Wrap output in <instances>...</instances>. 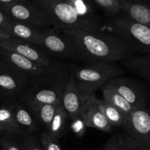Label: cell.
<instances>
[{"label": "cell", "mask_w": 150, "mask_h": 150, "mask_svg": "<svg viewBox=\"0 0 150 150\" xmlns=\"http://www.w3.org/2000/svg\"><path fill=\"white\" fill-rule=\"evenodd\" d=\"M71 40L86 62H122L134 54L125 42L114 33L102 30H61Z\"/></svg>", "instance_id": "cell-1"}, {"label": "cell", "mask_w": 150, "mask_h": 150, "mask_svg": "<svg viewBox=\"0 0 150 150\" xmlns=\"http://www.w3.org/2000/svg\"><path fill=\"white\" fill-rule=\"evenodd\" d=\"M40 7L51 19L53 27L59 30L87 29L102 30L100 19L81 16L76 8L64 0H30Z\"/></svg>", "instance_id": "cell-2"}, {"label": "cell", "mask_w": 150, "mask_h": 150, "mask_svg": "<svg viewBox=\"0 0 150 150\" xmlns=\"http://www.w3.org/2000/svg\"><path fill=\"white\" fill-rule=\"evenodd\" d=\"M70 69L76 86L85 100L111 79L124 73L120 65L105 62H86L81 67Z\"/></svg>", "instance_id": "cell-3"}, {"label": "cell", "mask_w": 150, "mask_h": 150, "mask_svg": "<svg viewBox=\"0 0 150 150\" xmlns=\"http://www.w3.org/2000/svg\"><path fill=\"white\" fill-rule=\"evenodd\" d=\"M70 67L51 76L29 81L24 96L20 100L24 104H54L62 102L70 79Z\"/></svg>", "instance_id": "cell-4"}, {"label": "cell", "mask_w": 150, "mask_h": 150, "mask_svg": "<svg viewBox=\"0 0 150 150\" xmlns=\"http://www.w3.org/2000/svg\"><path fill=\"white\" fill-rule=\"evenodd\" d=\"M108 27L136 54L150 55V26L120 16L108 18Z\"/></svg>", "instance_id": "cell-5"}, {"label": "cell", "mask_w": 150, "mask_h": 150, "mask_svg": "<svg viewBox=\"0 0 150 150\" xmlns=\"http://www.w3.org/2000/svg\"><path fill=\"white\" fill-rule=\"evenodd\" d=\"M0 59L5 64L21 72L29 81L51 76L67 68L64 63L54 66H46L26 58L14 51L0 47Z\"/></svg>", "instance_id": "cell-6"}, {"label": "cell", "mask_w": 150, "mask_h": 150, "mask_svg": "<svg viewBox=\"0 0 150 150\" xmlns=\"http://www.w3.org/2000/svg\"><path fill=\"white\" fill-rule=\"evenodd\" d=\"M40 47L52 58L83 60L73 41L62 31L54 27L42 29Z\"/></svg>", "instance_id": "cell-7"}, {"label": "cell", "mask_w": 150, "mask_h": 150, "mask_svg": "<svg viewBox=\"0 0 150 150\" xmlns=\"http://www.w3.org/2000/svg\"><path fill=\"white\" fill-rule=\"evenodd\" d=\"M0 10L16 21L40 29L53 27L52 22L48 15L30 0L0 6Z\"/></svg>", "instance_id": "cell-8"}, {"label": "cell", "mask_w": 150, "mask_h": 150, "mask_svg": "<svg viewBox=\"0 0 150 150\" xmlns=\"http://www.w3.org/2000/svg\"><path fill=\"white\" fill-rule=\"evenodd\" d=\"M29 85V79L24 74L4 64L0 67V98L20 100Z\"/></svg>", "instance_id": "cell-9"}, {"label": "cell", "mask_w": 150, "mask_h": 150, "mask_svg": "<svg viewBox=\"0 0 150 150\" xmlns=\"http://www.w3.org/2000/svg\"><path fill=\"white\" fill-rule=\"evenodd\" d=\"M105 86L118 92L135 109L146 108V89L136 81L120 76L111 79Z\"/></svg>", "instance_id": "cell-10"}, {"label": "cell", "mask_w": 150, "mask_h": 150, "mask_svg": "<svg viewBox=\"0 0 150 150\" xmlns=\"http://www.w3.org/2000/svg\"><path fill=\"white\" fill-rule=\"evenodd\" d=\"M125 133L136 142L150 146V110L135 109L126 116L122 125Z\"/></svg>", "instance_id": "cell-11"}, {"label": "cell", "mask_w": 150, "mask_h": 150, "mask_svg": "<svg viewBox=\"0 0 150 150\" xmlns=\"http://www.w3.org/2000/svg\"><path fill=\"white\" fill-rule=\"evenodd\" d=\"M0 47L14 51L26 58L44 65L54 66L60 63L38 45L14 38L0 39Z\"/></svg>", "instance_id": "cell-12"}, {"label": "cell", "mask_w": 150, "mask_h": 150, "mask_svg": "<svg viewBox=\"0 0 150 150\" xmlns=\"http://www.w3.org/2000/svg\"><path fill=\"white\" fill-rule=\"evenodd\" d=\"M86 101L79 92L74 78L70 73V79L62 99V104L68 114L70 120L84 111Z\"/></svg>", "instance_id": "cell-13"}, {"label": "cell", "mask_w": 150, "mask_h": 150, "mask_svg": "<svg viewBox=\"0 0 150 150\" xmlns=\"http://www.w3.org/2000/svg\"><path fill=\"white\" fill-rule=\"evenodd\" d=\"M99 100L94 94L86 101L84 111L86 127L109 133L112 130V126L101 111Z\"/></svg>", "instance_id": "cell-14"}, {"label": "cell", "mask_w": 150, "mask_h": 150, "mask_svg": "<svg viewBox=\"0 0 150 150\" xmlns=\"http://www.w3.org/2000/svg\"><path fill=\"white\" fill-rule=\"evenodd\" d=\"M12 38L31 42L40 46L42 35V29L26 23L10 19L2 27Z\"/></svg>", "instance_id": "cell-15"}, {"label": "cell", "mask_w": 150, "mask_h": 150, "mask_svg": "<svg viewBox=\"0 0 150 150\" xmlns=\"http://www.w3.org/2000/svg\"><path fill=\"white\" fill-rule=\"evenodd\" d=\"M124 16L142 24L150 26V1L118 0Z\"/></svg>", "instance_id": "cell-16"}, {"label": "cell", "mask_w": 150, "mask_h": 150, "mask_svg": "<svg viewBox=\"0 0 150 150\" xmlns=\"http://www.w3.org/2000/svg\"><path fill=\"white\" fill-rule=\"evenodd\" d=\"M12 103L16 124L21 136H28L38 131V123L27 107L21 100H13Z\"/></svg>", "instance_id": "cell-17"}, {"label": "cell", "mask_w": 150, "mask_h": 150, "mask_svg": "<svg viewBox=\"0 0 150 150\" xmlns=\"http://www.w3.org/2000/svg\"><path fill=\"white\" fill-rule=\"evenodd\" d=\"M23 103V102H22ZM62 102L54 104H25L38 124L47 130Z\"/></svg>", "instance_id": "cell-18"}, {"label": "cell", "mask_w": 150, "mask_h": 150, "mask_svg": "<svg viewBox=\"0 0 150 150\" xmlns=\"http://www.w3.org/2000/svg\"><path fill=\"white\" fill-rule=\"evenodd\" d=\"M122 65L150 82V55L131 56L121 62Z\"/></svg>", "instance_id": "cell-19"}, {"label": "cell", "mask_w": 150, "mask_h": 150, "mask_svg": "<svg viewBox=\"0 0 150 150\" xmlns=\"http://www.w3.org/2000/svg\"><path fill=\"white\" fill-rule=\"evenodd\" d=\"M68 120H70L68 114L64 110L62 104H61L57 108L49 127L45 131L60 139L65 135Z\"/></svg>", "instance_id": "cell-20"}, {"label": "cell", "mask_w": 150, "mask_h": 150, "mask_svg": "<svg viewBox=\"0 0 150 150\" xmlns=\"http://www.w3.org/2000/svg\"><path fill=\"white\" fill-rule=\"evenodd\" d=\"M100 89L103 92V99L117 107L126 116L130 114L132 111L135 110V108L116 91L107 87L105 85H103Z\"/></svg>", "instance_id": "cell-21"}, {"label": "cell", "mask_w": 150, "mask_h": 150, "mask_svg": "<svg viewBox=\"0 0 150 150\" xmlns=\"http://www.w3.org/2000/svg\"><path fill=\"white\" fill-rule=\"evenodd\" d=\"M99 105L102 112L112 127L122 125L126 118V115L124 113L103 99L99 100Z\"/></svg>", "instance_id": "cell-22"}, {"label": "cell", "mask_w": 150, "mask_h": 150, "mask_svg": "<svg viewBox=\"0 0 150 150\" xmlns=\"http://www.w3.org/2000/svg\"><path fill=\"white\" fill-rule=\"evenodd\" d=\"M95 6L103 10L108 18L122 16L123 12L118 0H90Z\"/></svg>", "instance_id": "cell-23"}, {"label": "cell", "mask_w": 150, "mask_h": 150, "mask_svg": "<svg viewBox=\"0 0 150 150\" xmlns=\"http://www.w3.org/2000/svg\"><path fill=\"white\" fill-rule=\"evenodd\" d=\"M70 3L81 16L94 19H100L95 13V5L90 0H64Z\"/></svg>", "instance_id": "cell-24"}, {"label": "cell", "mask_w": 150, "mask_h": 150, "mask_svg": "<svg viewBox=\"0 0 150 150\" xmlns=\"http://www.w3.org/2000/svg\"><path fill=\"white\" fill-rule=\"evenodd\" d=\"M70 128L75 136L79 138H82L84 136L87 127L86 123L85 111H82L79 115L70 119Z\"/></svg>", "instance_id": "cell-25"}, {"label": "cell", "mask_w": 150, "mask_h": 150, "mask_svg": "<svg viewBox=\"0 0 150 150\" xmlns=\"http://www.w3.org/2000/svg\"><path fill=\"white\" fill-rule=\"evenodd\" d=\"M40 142L43 150H62L59 139L47 131L41 133L40 136Z\"/></svg>", "instance_id": "cell-26"}, {"label": "cell", "mask_w": 150, "mask_h": 150, "mask_svg": "<svg viewBox=\"0 0 150 150\" xmlns=\"http://www.w3.org/2000/svg\"><path fill=\"white\" fill-rule=\"evenodd\" d=\"M121 139L123 150H150V146L136 142L125 133L121 134Z\"/></svg>", "instance_id": "cell-27"}, {"label": "cell", "mask_w": 150, "mask_h": 150, "mask_svg": "<svg viewBox=\"0 0 150 150\" xmlns=\"http://www.w3.org/2000/svg\"><path fill=\"white\" fill-rule=\"evenodd\" d=\"M22 147L24 150H43L40 142L32 135H28L22 141Z\"/></svg>", "instance_id": "cell-28"}, {"label": "cell", "mask_w": 150, "mask_h": 150, "mask_svg": "<svg viewBox=\"0 0 150 150\" xmlns=\"http://www.w3.org/2000/svg\"><path fill=\"white\" fill-rule=\"evenodd\" d=\"M103 150H123L121 134L114 135L106 142Z\"/></svg>", "instance_id": "cell-29"}, {"label": "cell", "mask_w": 150, "mask_h": 150, "mask_svg": "<svg viewBox=\"0 0 150 150\" xmlns=\"http://www.w3.org/2000/svg\"><path fill=\"white\" fill-rule=\"evenodd\" d=\"M0 147L2 150H24L22 146L18 144L7 137L0 136Z\"/></svg>", "instance_id": "cell-30"}, {"label": "cell", "mask_w": 150, "mask_h": 150, "mask_svg": "<svg viewBox=\"0 0 150 150\" xmlns=\"http://www.w3.org/2000/svg\"><path fill=\"white\" fill-rule=\"evenodd\" d=\"M10 20V18L0 10V27L2 28Z\"/></svg>", "instance_id": "cell-31"}, {"label": "cell", "mask_w": 150, "mask_h": 150, "mask_svg": "<svg viewBox=\"0 0 150 150\" xmlns=\"http://www.w3.org/2000/svg\"><path fill=\"white\" fill-rule=\"evenodd\" d=\"M21 1H24V0H0V6L8 5V4H14V3Z\"/></svg>", "instance_id": "cell-32"}, {"label": "cell", "mask_w": 150, "mask_h": 150, "mask_svg": "<svg viewBox=\"0 0 150 150\" xmlns=\"http://www.w3.org/2000/svg\"><path fill=\"white\" fill-rule=\"evenodd\" d=\"M12 38L10 35V34L7 33L4 29H3L2 28L0 27V39H2V38Z\"/></svg>", "instance_id": "cell-33"}, {"label": "cell", "mask_w": 150, "mask_h": 150, "mask_svg": "<svg viewBox=\"0 0 150 150\" xmlns=\"http://www.w3.org/2000/svg\"><path fill=\"white\" fill-rule=\"evenodd\" d=\"M4 64H5V63H4V62H3L2 60H1V59H0V67H2L3 65H4Z\"/></svg>", "instance_id": "cell-34"}, {"label": "cell", "mask_w": 150, "mask_h": 150, "mask_svg": "<svg viewBox=\"0 0 150 150\" xmlns=\"http://www.w3.org/2000/svg\"><path fill=\"white\" fill-rule=\"evenodd\" d=\"M0 150H2V149H0Z\"/></svg>", "instance_id": "cell-35"}, {"label": "cell", "mask_w": 150, "mask_h": 150, "mask_svg": "<svg viewBox=\"0 0 150 150\" xmlns=\"http://www.w3.org/2000/svg\"><path fill=\"white\" fill-rule=\"evenodd\" d=\"M149 1H150V0H149Z\"/></svg>", "instance_id": "cell-36"}]
</instances>
